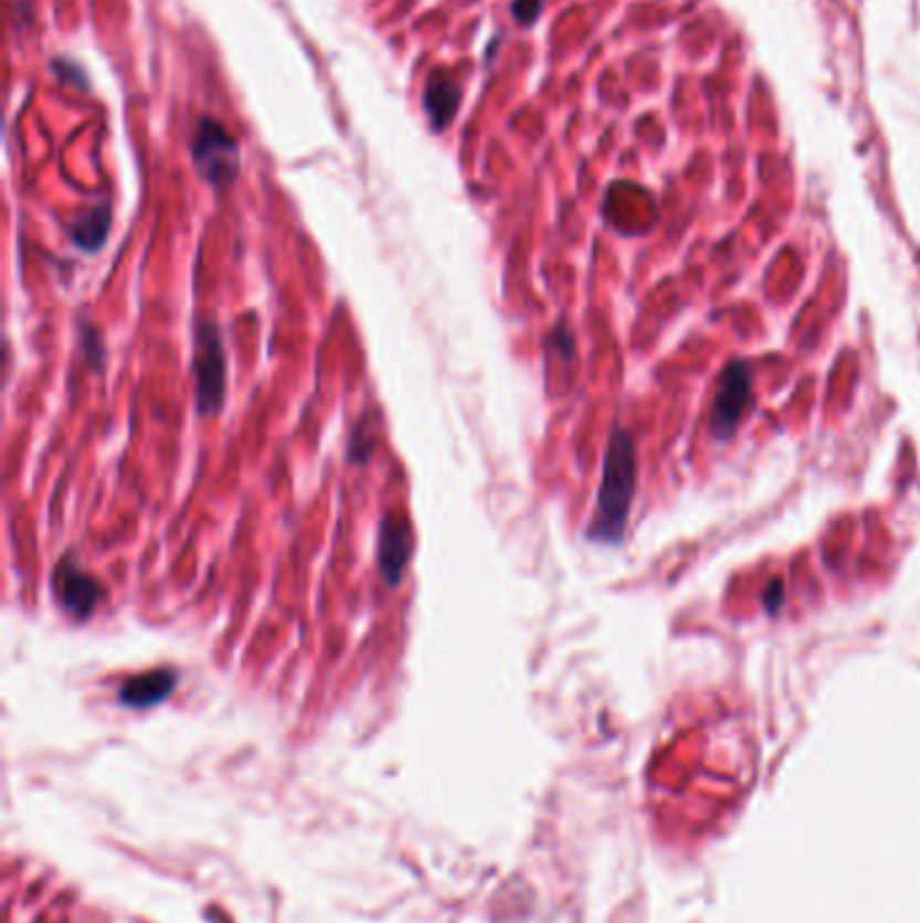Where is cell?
Returning <instances> with one entry per match:
<instances>
[{"instance_id": "5b68a950", "label": "cell", "mask_w": 920, "mask_h": 923, "mask_svg": "<svg viewBox=\"0 0 920 923\" xmlns=\"http://www.w3.org/2000/svg\"><path fill=\"white\" fill-rule=\"evenodd\" d=\"M753 403V375L745 362H729L718 381L716 400L710 411V427L718 441H727L734 433L740 418Z\"/></svg>"}, {"instance_id": "3957f363", "label": "cell", "mask_w": 920, "mask_h": 923, "mask_svg": "<svg viewBox=\"0 0 920 923\" xmlns=\"http://www.w3.org/2000/svg\"><path fill=\"white\" fill-rule=\"evenodd\" d=\"M52 597L73 622H87L106 597V588L68 554L60 559L52 573Z\"/></svg>"}, {"instance_id": "8fae6325", "label": "cell", "mask_w": 920, "mask_h": 923, "mask_svg": "<svg viewBox=\"0 0 920 923\" xmlns=\"http://www.w3.org/2000/svg\"><path fill=\"white\" fill-rule=\"evenodd\" d=\"M538 11H540V0H519V3L514 6L516 20L524 22V24L532 22L535 17H538Z\"/></svg>"}, {"instance_id": "7a4b0ae2", "label": "cell", "mask_w": 920, "mask_h": 923, "mask_svg": "<svg viewBox=\"0 0 920 923\" xmlns=\"http://www.w3.org/2000/svg\"><path fill=\"white\" fill-rule=\"evenodd\" d=\"M194 409L200 416H216L228 397V349L222 330L213 319H198L194 325Z\"/></svg>"}, {"instance_id": "ba28073f", "label": "cell", "mask_w": 920, "mask_h": 923, "mask_svg": "<svg viewBox=\"0 0 920 923\" xmlns=\"http://www.w3.org/2000/svg\"><path fill=\"white\" fill-rule=\"evenodd\" d=\"M456 103H459V89H456V84L451 82L448 76L437 73L435 78H430V84H426V93H424V108H426V114H430L432 125H435L437 130H441V127H446L451 117H454Z\"/></svg>"}, {"instance_id": "277c9868", "label": "cell", "mask_w": 920, "mask_h": 923, "mask_svg": "<svg viewBox=\"0 0 920 923\" xmlns=\"http://www.w3.org/2000/svg\"><path fill=\"white\" fill-rule=\"evenodd\" d=\"M192 157L200 176L213 187L233 184L237 176V144L219 121L200 119L192 141Z\"/></svg>"}, {"instance_id": "52a82bcc", "label": "cell", "mask_w": 920, "mask_h": 923, "mask_svg": "<svg viewBox=\"0 0 920 923\" xmlns=\"http://www.w3.org/2000/svg\"><path fill=\"white\" fill-rule=\"evenodd\" d=\"M176 683H179V676L170 670L144 672V676L127 678L125 683L119 686V702L133 710L155 708V704L166 702L168 697L173 694Z\"/></svg>"}, {"instance_id": "8992f818", "label": "cell", "mask_w": 920, "mask_h": 923, "mask_svg": "<svg viewBox=\"0 0 920 923\" xmlns=\"http://www.w3.org/2000/svg\"><path fill=\"white\" fill-rule=\"evenodd\" d=\"M413 530L402 516H387L378 534V570L389 586H398L413 554Z\"/></svg>"}, {"instance_id": "6da1fadb", "label": "cell", "mask_w": 920, "mask_h": 923, "mask_svg": "<svg viewBox=\"0 0 920 923\" xmlns=\"http://www.w3.org/2000/svg\"><path fill=\"white\" fill-rule=\"evenodd\" d=\"M637 486V454L635 441L626 429H613L607 443L602 484L596 491L594 519L589 524V538L596 543H621L630 519L632 497Z\"/></svg>"}, {"instance_id": "9c48e42d", "label": "cell", "mask_w": 920, "mask_h": 923, "mask_svg": "<svg viewBox=\"0 0 920 923\" xmlns=\"http://www.w3.org/2000/svg\"><path fill=\"white\" fill-rule=\"evenodd\" d=\"M108 224H112V211H108V205H97L71 224L68 235L82 252H97L106 243Z\"/></svg>"}, {"instance_id": "30bf717a", "label": "cell", "mask_w": 920, "mask_h": 923, "mask_svg": "<svg viewBox=\"0 0 920 923\" xmlns=\"http://www.w3.org/2000/svg\"><path fill=\"white\" fill-rule=\"evenodd\" d=\"M82 343H84V351H87L89 364H93L95 370H101L103 368V343H101V338L95 336V330H87V327H84Z\"/></svg>"}]
</instances>
